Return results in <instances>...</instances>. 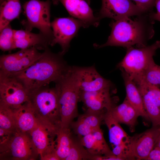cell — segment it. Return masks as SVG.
I'll return each mask as SVG.
<instances>
[{
  "label": "cell",
  "instance_id": "cell-36",
  "mask_svg": "<svg viewBox=\"0 0 160 160\" xmlns=\"http://www.w3.org/2000/svg\"><path fill=\"white\" fill-rule=\"evenodd\" d=\"M149 14L153 20L160 21V14L152 11Z\"/></svg>",
  "mask_w": 160,
  "mask_h": 160
},
{
  "label": "cell",
  "instance_id": "cell-35",
  "mask_svg": "<svg viewBox=\"0 0 160 160\" xmlns=\"http://www.w3.org/2000/svg\"><path fill=\"white\" fill-rule=\"evenodd\" d=\"M41 160H60L55 152L47 153L40 158Z\"/></svg>",
  "mask_w": 160,
  "mask_h": 160
},
{
  "label": "cell",
  "instance_id": "cell-26",
  "mask_svg": "<svg viewBox=\"0 0 160 160\" xmlns=\"http://www.w3.org/2000/svg\"><path fill=\"white\" fill-rule=\"evenodd\" d=\"M138 89L143 99L145 109L153 127H160V109L144 91Z\"/></svg>",
  "mask_w": 160,
  "mask_h": 160
},
{
  "label": "cell",
  "instance_id": "cell-40",
  "mask_svg": "<svg viewBox=\"0 0 160 160\" xmlns=\"http://www.w3.org/2000/svg\"><path fill=\"white\" fill-rule=\"evenodd\" d=\"M4 0H0V3L1 4L2 2Z\"/></svg>",
  "mask_w": 160,
  "mask_h": 160
},
{
  "label": "cell",
  "instance_id": "cell-33",
  "mask_svg": "<svg viewBox=\"0 0 160 160\" xmlns=\"http://www.w3.org/2000/svg\"><path fill=\"white\" fill-rule=\"evenodd\" d=\"M146 160H160V148L155 146L150 152Z\"/></svg>",
  "mask_w": 160,
  "mask_h": 160
},
{
  "label": "cell",
  "instance_id": "cell-32",
  "mask_svg": "<svg viewBox=\"0 0 160 160\" xmlns=\"http://www.w3.org/2000/svg\"><path fill=\"white\" fill-rule=\"evenodd\" d=\"M135 4L145 13L152 11L156 0H132Z\"/></svg>",
  "mask_w": 160,
  "mask_h": 160
},
{
  "label": "cell",
  "instance_id": "cell-24",
  "mask_svg": "<svg viewBox=\"0 0 160 160\" xmlns=\"http://www.w3.org/2000/svg\"><path fill=\"white\" fill-rule=\"evenodd\" d=\"M0 7V31L19 18L21 12L20 0H4Z\"/></svg>",
  "mask_w": 160,
  "mask_h": 160
},
{
  "label": "cell",
  "instance_id": "cell-39",
  "mask_svg": "<svg viewBox=\"0 0 160 160\" xmlns=\"http://www.w3.org/2000/svg\"><path fill=\"white\" fill-rule=\"evenodd\" d=\"M86 0L87 1V2H88V3L89 4H90L91 0Z\"/></svg>",
  "mask_w": 160,
  "mask_h": 160
},
{
  "label": "cell",
  "instance_id": "cell-9",
  "mask_svg": "<svg viewBox=\"0 0 160 160\" xmlns=\"http://www.w3.org/2000/svg\"><path fill=\"white\" fill-rule=\"evenodd\" d=\"M160 134V127H153L145 131L130 137L125 153L126 159L146 160L154 147Z\"/></svg>",
  "mask_w": 160,
  "mask_h": 160
},
{
  "label": "cell",
  "instance_id": "cell-16",
  "mask_svg": "<svg viewBox=\"0 0 160 160\" xmlns=\"http://www.w3.org/2000/svg\"><path fill=\"white\" fill-rule=\"evenodd\" d=\"M57 4L60 2L72 17L84 24L86 28L90 26L97 27L100 20L94 15L93 10L86 0H52Z\"/></svg>",
  "mask_w": 160,
  "mask_h": 160
},
{
  "label": "cell",
  "instance_id": "cell-2",
  "mask_svg": "<svg viewBox=\"0 0 160 160\" xmlns=\"http://www.w3.org/2000/svg\"><path fill=\"white\" fill-rule=\"evenodd\" d=\"M63 56L60 52H52L48 48L29 67L10 75L18 80L29 93L51 82H56L66 72L70 66L64 60Z\"/></svg>",
  "mask_w": 160,
  "mask_h": 160
},
{
  "label": "cell",
  "instance_id": "cell-29",
  "mask_svg": "<svg viewBox=\"0 0 160 160\" xmlns=\"http://www.w3.org/2000/svg\"><path fill=\"white\" fill-rule=\"evenodd\" d=\"M138 88L144 91L151 100L160 109V87L159 85L153 84L142 79L134 81Z\"/></svg>",
  "mask_w": 160,
  "mask_h": 160
},
{
  "label": "cell",
  "instance_id": "cell-11",
  "mask_svg": "<svg viewBox=\"0 0 160 160\" xmlns=\"http://www.w3.org/2000/svg\"><path fill=\"white\" fill-rule=\"evenodd\" d=\"M38 49L32 47L21 49L12 54L3 55L0 57V73L12 74L26 69L43 54Z\"/></svg>",
  "mask_w": 160,
  "mask_h": 160
},
{
  "label": "cell",
  "instance_id": "cell-30",
  "mask_svg": "<svg viewBox=\"0 0 160 160\" xmlns=\"http://www.w3.org/2000/svg\"><path fill=\"white\" fill-rule=\"evenodd\" d=\"M0 48L4 51L15 49L14 30L10 25H7L0 31Z\"/></svg>",
  "mask_w": 160,
  "mask_h": 160
},
{
  "label": "cell",
  "instance_id": "cell-38",
  "mask_svg": "<svg viewBox=\"0 0 160 160\" xmlns=\"http://www.w3.org/2000/svg\"><path fill=\"white\" fill-rule=\"evenodd\" d=\"M158 146L160 148V134L158 138L157 142L155 146Z\"/></svg>",
  "mask_w": 160,
  "mask_h": 160
},
{
  "label": "cell",
  "instance_id": "cell-7",
  "mask_svg": "<svg viewBox=\"0 0 160 160\" xmlns=\"http://www.w3.org/2000/svg\"><path fill=\"white\" fill-rule=\"evenodd\" d=\"M39 155L28 133L17 130L0 144V160H34Z\"/></svg>",
  "mask_w": 160,
  "mask_h": 160
},
{
  "label": "cell",
  "instance_id": "cell-4",
  "mask_svg": "<svg viewBox=\"0 0 160 160\" xmlns=\"http://www.w3.org/2000/svg\"><path fill=\"white\" fill-rule=\"evenodd\" d=\"M29 103L38 119L60 127L59 95L55 87L48 85L30 92Z\"/></svg>",
  "mask_w": 160,
  "mask_h": 160
},
{
  "label": "cell",
  "instance_id": "cell-14",
  "mask_svg": "<svg viewBox=\"0 0 160 160\" xmlns=\"http://www.w3.org/2000/svg\"><path fill=\"white\" fill-rule=\"evenodd\" d=\"M111 88L94 92H80L79 101L83 103L85 111L105 113L114 107Z\"/></svg>",
  "mask_w": 160,
  "mask_h": 160
},
{
  "label": "cell",
  "instance_id": "cell-22",
  "mask_svg": "<svg viewBox=\"0 0 160 160\" xmlns=\"http://www.w3.org/2000/svg\"><path fill=\"white\" fill-rule=\"evenodd\" d=\"M17 128L24 132L29 133L35 127L38 119L28 103L12 111Z\"/></svg>",
  "mask_w": 160,
  "mask_h": 160
},
{
  "label": "cell",
  "instance_id": "cell-17",
  "mask_svg": "<svg viewBox=\"0 0 160 160\" xmlns=\"http://www.w3.org/2000/svg\"><path fill=\"white\" fill-rule=\"evenodd\" d=\"M105 113L85 111L78 116L76 121H73L70 128L80 138L100 129Z\"/></svg>",
  "mask_w": 160,
  "mask_h": 160
},
{
  "label": "cell",
  "instance_id": "cell-5",
  "mask_svg": "<svg viewBox=\"0 0 160 160\" xmlns=\"http://www.w3.org/2000/svg\"><path fill=\"white\" fill-rule=\"evenodd\" d=\"M51 2L29 0L23 6L26 20L22 23L25 30L31 31L36 28L48 41L51 45L54 39L50 22Z\"/></svg>",
  "mask_w": 160,
  "mask_h": 160
},
{
  "label": "cell",
  "instance_id": "cell-12",
  "mask_svg": "<svg viewBox=\"0 0 160 160\" xmlns=\"http://www.w3.org/2000/svg\"><path fill=\"white\" fill-rule=\"evenodd\" d=\"M60 127L38 119L35 127L28 133L40 158L47 153H55V141Z\"/></svg>",
  "mask_w": 160,
  "mask_h": 160
},
{
  "label": "cell",
  "instance_id": "cell-3",
  "mask_svg": "<svg viewBox=\"0 0 160 160\" xmlns=\"http://www.w3.org/2000/svg\"><path fill=\"white\" fill-rule=\"evenodd\" d=\"M55 83L59 95L60 127L69 128L74 119L78 115L77 104L79 101L80 89L75 66H69Z\"/></svg>",
  "mask_w": 160,
  "mask_h": 160
},
{
  "label": "cell",
  "instance_id": "cell-27",
  "mask_svg": "<svg viewBox=\"0 0 160 160\" xmlns=\"http://www.w3.org/2000/svg\"><path fill=\"white\" fill-rule=\"evenodd\" d=\"M0 128L14 132L17 130L12 111L0 105Z\"/></svg>",
  "mask_w": 160,
  "mask_h": 160
},
{
  "label": "cell",
  "instance_id": "cell-31",
  "mask_svg": "<svg viewBox=\"0 0 160 160\" xmlns=\"http://www.w3.org/2000/svg\"><path fill=\"white\" fill-rule=\"evenodd\" d=\"M142 79L149 83L156 85H160V66L152 62L142 76L135 80Z\"/></svg>",
  "mask_w": 160,
  "mask_h": 160
},
{
  "label": "cell",
  "instance_id": "cell-15",
  "mask_svg": "<svg viewBox=\"0 0 160 160\" xmlns=\"http://www.w3.org/2000/svg\"><path fill=\"white\" fill-rule=\"evenodd\" d=\"M79 81L80 92H91L111 87V83L103 77L94 66H75Z\"/></svg>",
  "mask_w": 160,
  "mask_h": 160
},
{
  "label": "cell",
  "instance_id": "cell-13",
  "mask_svg": "<svg viewBox=\"0 0 160 160\" xmlns=\"http://www.w3.org/2000/svg\"><path fill=\"white\" fill-rule=\"evenodd\" d=\"M102 6L96 17L100 20L105 17L115 20L145 13L131 0H101Z\"/></svg>",
  "mask_w": 160,
  "mask_h": 160
},
{
  "label": "cell",
  "instance_id": "cell-19",
  "mask_svg": "<svg viewBox=\"0 0 160 160\" xmlns=\"http://www.w3.org/2000/svg\"><path fill=\"white\" fill-rule=\"evenodd\" d=\"M15 49H21L35 47L45 50L48 48L49 42L41 33H35L27 30H15Z\"/></svg>",
  "mask_w": 160,
  "mask_h": 160
},
{
  "label": "cell",
  "instance_id": "cell-10",
  "mask_svg": "<svg viewBox=\"0 0 160 160\" xmlns=\"http://www.w3.org/2000/svg\"><path fill=\"white\" fill-rule=\"evenodd\" d=\"M54 39L51 45H60L63 55L67 52L72 39L76 36L81 27L86 28L81 20L73 17L55 18L51 23Z\"/></svg>",
  "mask_w": 160,
  "mask_h": 160
},
{
  "label": "cell",
  "instance_id": "cell-21",
  "mask_svg": "<svg viewBox=\"0 0 160 160\" xmlns=\"http://www.w3.org/2000/svg\"><path fill=\"white\" fill-rule=\"evenodd\" d=\"M114 118L119 123L128 126L132 132L135 131L139 115L137 111L125 98L123 102L111 110Z\"/></svg>",
  "mask_w": 160,
  "mask_h": 160
},
{
  "label": "cell",
  "instance_id": "cell-23",
  "mask_svg": "<svg viewBox=\"0 0 160 160\" xmlns=\"http://www.w3.org/2000/svg\"><path fill=\"white\" fill-rule=\"evenodd\" d=\"M103 120L108 130L109 140L112 146L128 141L130 136L113 117L110 110L105 113Z\"/></svg>",
  "mask_w": 160,
  "mask_h": 160
},
{
  "label": "cell",
  "instance_id": "cell-20",
  "mask_svg": "<svg viewBox=\"0 0 160 160\" xmlns=\"http://www.w3.org/2000/svg\"><path fill=\"white\" fill-rule=\"evenodd\" d=\"M121 70L126 88V98L136 111L139 116L150 120L144 107L141 93L137 84L127 73L123 70Z\"/></svg>",
  "mask_w": 160,
  "mask_h": 160
},
{
  "label": "cell",
  "instance_id": "cell-8",
  "mask_svg": "<svg viewBox=\"0 0 160 160\" xmlns=\"http://www.w3.org/2000/svg\"><path fill=\"white\" fill-rule=\"evenodd\" d=\"M29 99V92L18 80L0 73V105L13 111L28 103Z\"/></svg>",
  "mask_w": 160,
  "mask_h": 160
},
{
  "label": "cell",
  "instance_id": "cell-6",
  "mask_svg": "<svg viewBox=\"0 0 160 160\" xmlns=\"http://www.w3.org/2000/svg\"><path fill=\"white\" fill-rule=\"evenodd\" d=\"M160 48V41L142 47L127 48V53L123 60L118 65L120 70L127 73L135 80L140 78L151 63L156 51Z\"/></svg>",
  "mask_w": 160,
  "mask_h": 160
},
{
  "label": "cell",
  "instance_id": "cell-1",
  "mask_svg": "<svg viewBox=\"0 0 160 160\" xmlns=\"http://www.w3.org/2000/svg\"><path fill=\"white\" fill-rule=\"evenodd\" d=\"M150 12L138 15L133 20L129 17L112 21L109 25L111 33L106 42L101 45L95 44L94 47L100 48L114 46L127 48L135 45L137 47L146 46L155 32L154 20L150 17Z\"/></svg>",
  "mask_w": 160,
  "mask_h": 160
},
{
  "label": "cell",
  "instance_id": "cell-37",
  "mask_svg": "<svg viewBox=\"0 0 160 160\" xmlns=\"http://www.w3.org/2000/svg\"><path fill=\"white\" fill-rule=\"evenodd\" d=\"M155 6L157 9L156 13L160 14V0H156Z\"/></svg>",
  "mask_w": 160,
  "mask_h": 160
},
{
  "label": "cell",
  "instance_id": "cell-28",
  "mask_svg": "<svg viewBox=\"0 0 160 160\" xmlns=\"http://www.w3.org/2000/svg\"><path fill=\"white\" fill-rule=\"evenodd\" d=\"M93 157L79 140L77 141L73 139L69 153L65 160H92Z\"/></svg>",
  "mask_w": 160,
  "mask_h": 160
},
{
  "label": "cell",
  "instance_id": "cell-25",
  "mask_svg": "<svg viewBox=\"0 0 160 160\" xmlns=\"http://www.w3.org/2000/svg\"><path fill=\"white\" fill-rule=\"evenodd\" d=\"M73 139L70 128L59 129L55 141L54 150L60 160H65L68 156Z\"/></svg>",
  "mask_w": 160,
  "mask_h": 160
},
{
  "label": "cell",
  "instance_id": "cell-18",
  "mask_svg": "<svg viewBox=\"0 0 160 160\" xmlns=\"http://www.w3.org/2000/svg\"><path fill=\"white\" fill-rule=\"evenodd\" d=\"M79 139L81 144L92 156L114 155L106 143L101 129Z\"/></svg>",
  "mask_w": 160,
  "mask_h": 160
},
{
  "label": "cell",
  "instance_id": "cell-34",
  "mask_svg": "<svg viewBox=\"0 0 160 160\" xmlns=\"http://www.w3.org/2000/svg\"><path fill=\"white\" fill-rule=\"evenodd\" d=\"M12 132L0 128V144L6 141Z\"/></svg>",
  "mask_w": 160,
  "mask_h": 160
}]
</instances>
